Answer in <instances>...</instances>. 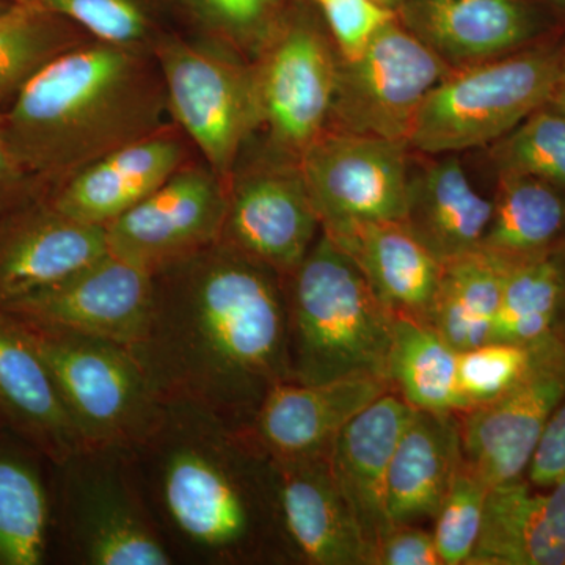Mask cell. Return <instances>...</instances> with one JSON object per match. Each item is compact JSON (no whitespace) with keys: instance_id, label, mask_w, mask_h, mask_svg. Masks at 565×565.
<instances>
[{"instance_id":"obj_7","label":"cell","mask_w":565,"mask_h":565,"mask_svg":"<svg viewBox=\"0 0 565 565\" xmlns=\"http://www.w3.org/2000/svg\"><path fill=\"white\" fill-rule=\"evenodd\" d=\"M17 321L50 370L84 444L132 449L151 433L163 403L131 345Z\"/></svg>"},{"instance_id":"obj_35","label":"cell","mask_w":565,"mask_h":565,"mask_svg":"<svg viewBox=\"0 0 565 565\" xmlns=\"http://www.w3.org/2000/svg\"><path fill=\"white\" fill-rule=\"evenodd\" d=\"M40 7L61 14L92 39L151 51L163 35L150 0H40Z\"/></svg>"},{"instance_id":"obj_47","label":"cell","mask_w":565,"mask_h":565,"mask_svg":"<svg viewBox=\"0 0 565 565\" xmlns=\"http://www.w3.org/2000/svg\"><path fill=\"white\" fill-rule=\"evenodd\" d=\"M14 3H28V6H39L40 0H11Z\"/></svg>"},{"instance_id":"obj_46","label":"cell","mask_w":565,"mask_h":565,"mask_svg":"<svg viewBox=\"0 0 565 565\" xmlns=\"http://www.w3.org/2000/svg\"><path fill=\"white\" fill-rule=\"evenodd\" d=\"M561 85H564L565 87V52L563 54V62H561Z\"/></svg>"},{"instance_id":"obj_13","label":"cell","mask_w":565,"mask_h":565,"mask_svg":"<svg viewBox=\"0 0 565 565\" xmlns=\"http://www.w3.org/2000/svg\"><path fill=\"white\" fill-rule=\"evenodd\" d=\"M565 399V344L555 333L534 345L530 370L509 392L462 412L463 462L490 487L516 481Z\"/></svg>"},{"instance_id":"obj_31","label":"cell","mask_w":565,"mask_h":565,"mask_svg":"<svg viewBox=\"0 0 565 565\" xmlns=\"http://www.w3.org/2000/svg\"><path fill=\"white\" fill-rule=\"evenodd\" d=\"M90 39L79 25L44 7L14 3L0 14V110L46 63Z\"/></svg>"},{"instance_id":"obj_15","label":"cell","mask_w":565,"mask_h":565,"mask_svg":"<svg viewBox=\"0 0 565 565\" xmlns=\"http://www.w3.org/2000/svg\"><path fill=\"white\" fill-rule=\"evenodd\" d=\"M152 275L107 252L0 313L132 345L143 329Z\"/></svg>"},{"instance_id":"obj_14","label":"cell","mask_w":565,"mask_h":565,"mask_svg":"<svg viewBox=\"0 0 565 565\" xmlns=\"http://www.w3.org/2000/svg\"><path fill=\"white\" fill-rule=\"evenodd\" d=\"M321 230L300 163L269 156L234 169L221 243L288 277Z\"/></svg>"},{"instance_id":"obj_9","label":"cell","mask_w":565,"mask_h":565,"mask_svg":"<svg viewBox=\"0 0 565 565\" xmlns=\"http://www.w3.org/2000/svg\"><path fill=\"white\" fill-rule=\"evenodd\" d=\"M451 71L396 17L355 58L338 55L327 128L408 143L424 99Z\"/></svg>"},{"instance_id":"obj_43","label":"cell","mask_w":565,"mask_h":565,"mask_svg":"<svg viewBox=\"0 0 565 565\" xmlns=\"http://www.w3.org/2000/svg\"><path fill=\"white\" fill-rule=\"evenodd\" d=\"M550 107H553L556 111H559L561 115L565 117V87L559 84V87L556 88V92L553 93L552 99L548 103Z\"/></svg>"},{"instance_id":"obj_18","label":"cell","mask_w":565,"mask_h":565,"mask_svg":"<svg viewBox=\"0 0 565 565\" xmlns=\"http://www.w3.org/2000/svg\"><path fill=\"white\" fill-rule=\"evenodd\" d=\"M107 252L106 228L74 221L47 195L0 215V311Z\"/></svg>"},{"instance_id":"obj_1","label":"cell","mask_w":565,"mask_h":565,"mask_svg":"<svg viewBox=\"0 0 565 565\" xmlns=\"http://www.w3.org/2000/svg\"><path fill=\"white\" fill-rule=\"evenodd\" d=\"M131 349L162 403L248 429L267 393L291 381L282 277L218 241L152 275Z\"/></svg>"},{"instance_id":"obj_33","label":"cell","mask_w":565,"mask_h":565,"mask_svg":"<svg viewBox=\"0 0 565 565\" xmlns=\"http://www.w3.org/2000/svg\"><path fill=\"white\" fill-rule=\"evenodd\" d=\"M215 44L256 61L280 28L282 0H182Z\"/></svg>"},{"instance_id":"obj_10","label":"cell","mask_w":565,"mask_h":565,"mask_svg":"<svg viewBox=\"0 0 565 565\" xmlns=\"http://www.w3.org/2000/svg\"><path fill=\"white\" fill-rule=\"evenodd\" d=\"M338 52L307 11H286L253 63L259 128L270 156L300 162L327 126L337 84Z\"/></svg>"},{"instance_id":"obj_19","label":"cell","mask_w":565,"mask_h":565,"mask_svg":"<svg viewBox=\"0 0 565 565\" xmlns=\"http://www.w3.org/2000/svg\"><path fill=\"white\" fill-rule=\"evenodd\" d=\"M396 17L452 70L511 54L544 22L530 0H404Z\"/></svg>"},{"instance_id":"obj_49","label":"cell","mask_w":565,"mask_h":565,"mask_svg":"<svg viewBox=\"0 0 565 565\" xmlns=\"http://www.w3.org/2000/svg\"><path fill=\"white\" fill-rule=\"evenodd\" d=\"M313 2L318 3V6H321V3L323 2V0H313Z\"/></svg>"},{"instance_id":"obj_39","label":"cell","mask_w":565,"mask_h":565,"mask_svg":"<svg viewBox=\"0 0 565 565\" xmlns=\"http://www.w3.org/2000/svg\"><path fill=\"white\" fill-rule=\"evenodd\" d=\"M51 189V182L25 169L14 154L0 110V215L43 199Z\"/></svg>"},{"instance_id":"obj_4","label":"cell","mask_w":565,"mask_h":565,"mask_svg":"<svg viewBox=\"0 0 565 565\" xmlns=\"http://www.w3.org/2000/svg\"><path fill=\"white\" fill-rule=\"evenodd\" d=\"M282 285L292 382L360 375L388 381L396 318L351 256L322 230Z\"/></svg>"},{"instance_id":"obj_21","label":"cell","mask_w":565,"mask_h":565,"mask_svg":"<svg viewBox=\"0 0 565 565\" xmlns=\"http://www.w3.org/2000/svg\"><path fill=\"white\" fill-rule=\"evenodd\" d=\"M274 465L281 525L292 559L311 565L373 564L370 548L334 484L327 456Z\"/></svg>"},{"instance_id":"obj_2","label":"cell","mask_w":565,"mask_h":565,"mask_svg":"<svg viewBox=\"0 0 565 565\" xmlns=\"http://www.w3.org/2000/svg\"><path fill=\"white\" fill-rule=\"evenodd\" d=\"M132 456L174 565L291 559L277 468L247 430L199 405L166 401Z\"/></svg>"},{"instance_id":"obj_48","label":"cell","mask_w":565,"mask_h":565,"mask_svg":"<svg viewBox=\"0 0 565 565\" xmlns=\"http://www.w3.org/2000/svg\"><path fill=\"white\" fill-rule=\"evenodd\" d=\"M545 2L553 3V6L564 7L565 9V0H545Z\"/></svg>"},{"instance_id":"obj_16","label":"cell","mask_w":565,"mask_h":565,"mask_svg":"<svg viewBox=\"0 0 565 565\" xmlns=\"http://www.w3.org/2000/svg\"><path fill=\"white\" fill-rule=\"evenodd\" d=\"M390 392L388 381L367 375L318 384L281 382L245 430L274 462L326 457L341 430Z\"/></svg>"},{"instance_id":"obj_11","label":"cell","mask_w":565,"mask_h":565,"mask_svg":"<svg viewBox=\"0 0 565 565\" xmlns=\"http://www.w3.org/2000/svg\"><path fill=\"white\" fill-rule=\"evenodd\" d=\"M408 143L327 128L300 159L323 233L370 222H403Z\"/></svg>"},{"instance_id":"obj_29","label":"cell","mask_w":565,"mask_h":565,"mask_svg":"<svg viewBox=\"0 0 565 565\" xmlns=\"http://www.w3.org/2000/svg\"><path fill=\"white\" fill-rule=\"evenodd\" d=\"M505 267L482 250L444 263L429 326L457 352L492 340Z\"/></svg>"},{"instance_id":"obj_42","label":"cell","mask_w":565,"mask_h":565,"mask_svg":"<svg viewBox=\"0 0 565 565\" xmlns=\"http://www.w3.org/2000/svg\"><path fill=\"white\" fill-rule=\"evenodd\" d=\"M557 262H559L561 274H563V302H561L559 316H557L555 334L565 344V243L556 248Z\"/></svg>"},{"instance_id":"obj_24","label":"cell","mask_w":565,"mask_h":565,"mask_svg":"<svg viewBox=\"0 0 565 565\" xmlns=\"http://www.w3.org/2000/svg\"><path fill=\"white\" fill-rule=\"evenodd\" d=\"M493 200L475 188L456 154H441L411 173L403 223L438 262L481 250Z\"/></svg>"},{"instance_id":"obj_38","label":"cell","mask_w":565,"mask_h":565,"mask_svg":"<svg viewBox=\"0 0 565 565\" xmlns=\"http://www.w3.org/2000/svg\"><path fill=\"white\" fill-rule=\"evenodd\" d=\"M319 7L341 58L362 54L374 36L396 18V11L375 0H323Z\"/></svg>"},{"instance_id":"obj_27","label":"cell","mask_w":565,"mask_h":565,"mask_svg":"<svg viewBox=\"0 0 565 565\" xmlns=\"http://www.w3.org/2000/svg\"><path fill=\"white\" fill-rule=\"evenodd\" d=\"M52 460L0 426V565H50Z\"/></svg>"},{"instance_id":"obj_6","label":"cell","mask_w":565,"mask_h":565,"mask_svg":"<svg viewBox=\"0 0 565 565\" xmlns=\"http://www.w3.org/2000/svg\"><path fill=\"white\" fill-rule=\"evenodd\" d=\"M563 52L539 47L452 70L424 99L408 147L459 154L497 143L559 87Z\"/></svg>"},{"instance_id":"obj_41","label":"cell","mask_w":565,"mask_h":565,"mask_svg":"<svg viewBox=\"0 0 565 565\" xmlns=\"http://www.w3.org/2000/svg\"><path fill=\"white\" fill-rule=\"evenodd\" d=\"M527 473L539 487H552L565 478V399L546 424Z\"/></svg>"},{"instance_id":"obj_40","label":"cell","mask_w":565,"mask_h":565,"mask_svg":"<svg viewBox=\"0 0 565 565\" xmlns=\"http://www.w3.org/2000/svg\"><path fill=\"white\" fill-rule=\"evenodd\" d=\"M373 565H444L433 533L415 523H394L375 546Z\"/></svg>"},{"instance_id":"obj_8","label":"cell","mask_w":565,"mask_h":565,"mask_svg":"<svg viewBox=\"0 0 565 565\" xmlns=\"http://www.w3.org/2000/svg\"><path fill=\"white\" fill-rule=\"evenodd\" d=\"M152 54L161 66L170 117L228 185L241 152L259 128L253 65L225 47L163 33Z\"/></svg>"},{"instance_id":"obj_20","label":"cell","mask_w":565,"mask_h":565,"mask_svg":"<svg viewBox=\"0 0 565 565\" xmlns=\"http://www.w3.org/2000/svg\"><path fill=\"white\" fill-rule=\"evenodd\" d=\"M412 412L414 407L403 397L386 393L355 416L327 452L334 484L343 494L371 557L394 525L388 514L390 462Z\"/></svg>"},{"instance_id":"obj_26","label":"cell","mask_w":565,"mask_h":565,"mask_svg":"<svg viewBox=\"0 0 565 565\" xmlns=\"http://www.w3.org/2000/svg\"><path fill=\"white\" fill-rule=\"evenodd\" d=\"M463 463L456 414L412 412L394 446L388 471L393 523L434 519Z\"/></svg>"},{"instance_id":"obj_25","label":"cell","mask_w":565,"mask_h":565,"mask_svg":"<svg viewBox=\"0 0 565 565\" xmlns=\"http://www.w3.org/2000/svg\"><path fill=\"white\" fill-rule=\"evenodd\" d=\"M552 487L534 493L522 478L492 487L468 565H565V478Z\"/></svg>"},{"instance_id":"obj_3","label":"cell","mask_w":565,"mask_h":565,"mask_svg":"<svg viewBox=\"0 0 565 565\" xmlns=\"http://www.w3.org/2000/svg\"><path fill=\"white\" fill-rule=\"evenodd\" d=\"M167 117L156 55L95 39L46 63L3 110L14 154L52 185L158 131Z\"/></svg>"},{"instance_id":"obj_34","label":"cell","mask_w":565,"mask_h":565,"mask_svg":"<svg viewBox=\"0 0 565 565\" xmlns=\"http://www.w3.org/2000/svg\"><path fill=\"white\" fill-rule=\"evenodd\" d=\"M498 172L531 174L565 191V117L546 106L494 143Z\"/></svg>"},{"instance_id":"obj_22","label":"cell","mask_w":565,"mask_h":565,"mask_svg":"<svg viewBox=\"0 0 565 565\" xmlns=\"http://www.w3.org/2000/svg\"><path fill=\"white\" fill-rule=\"evenodd\" d=\"M0 426L52 462L85 445L40 353L6 313H0Z\"/></svg>"},{"instance_id":"obj_36","label":"cell","mask_w":565,"mask_h":565,"mask_svg":"<svg viewBox=\"0 0 565 565\" xmlns=\"http://www.w3.org/2000/svg\"><path fill=\"white\" fill-rule=\"evenodd\" d=\"M490 489L481 476L462 463L434 516V541L444 565L470 563L481 537Z\"/></svg>"},{"instance_id":"obj_23","label":"cell","mask_w":565,"mask_h":565,"mask_svg":"<svg viewBox=\"0 0 565 565\" xmlns=\"http://www.w3.org/2000/svg\"><path fill=\"white\" fill-rule=\"evenodd\" d=\"M327 236L351 256L394 318L429 323L444 263L403 222L360 223Z\"/></svg>"},{"instance_id":"obj_44","label":"cell","mask_w":565,"mask_h":565,"mask_svg":"<svg viewBox=\"0 0 565 565\" xmlns=\"http://www.w3.org/2000/svg\"><path fill=\"white\" fill-rule=\"evenodd\" d=\"M375 2L381 3V6L386 7V9L397 11V9H399L401 3H403L404 0H375Z\"/></svg>"},{"instance_id":"obj_32","label":"cell","mask_w":565,"mask_h":565,"mask_svg":"<svg viewBox=\"0 0 565 565\" xmlns=\"http://www.w3.org/2000/svg\"><path fill=\"white\" fill-rule=\"evenodd\" d=\"M563 302V274L556 250L508 263L492 340L534 344L555 333Z\"/></svg>"},{"instance_id":"obj_12","label":"cell","mask_w":565,"mask_h":565,"mask_svg":"<svg viewBox=\"0 0 565 565\" xmlns=\"http://www.w3.org/2000/svg\"><path fill=\"white\" fill-rule=\"evenodd\" d=\"M228 185L191 161L158 191L106 226L111 255L154 275L221 241Z\"/></svg>"},{"instance_id":"obj_28","label":"cell","mask_w":565,"mask_h":565,"mask_svg":"<svg viewBox=\"0 0 565 565\" xmlns=\"http://www.w3.org/2000/svg\"><path fill=\"white\" fill-rule=\"evenodd\" d=\"M564 243V189L531 174L500 172L481 250L515 263L555 252Z\"/></svg>"},{"instance_id":"obj_30","label":"cell","mask_w":565,"mask_h":565,"mask_svg":"<svg viewBox=\"0 0 565 565\" xmlns=\"http://www.w3.org/2000/svg\"><path fill=\"white\" fill-rule=\"evenodd\" d=\"M459 352L429 323L396 318L388 381L393 392L416 411L462 414L457 379Z\"/></svg>"},{"instance_id":"obj_17","label":"cell","mask_w":565,"mask_h":565,"mask_svg":"<svg viewBox=\"0 0 565 565\" xmlns=\"http://www.w3.org/2000/svg\"><path fill=\"white\" fill-rule=\"evenodd\" d=\"M191 161V140L172 121L58 181L47 200L74 221L106 228Z\"/></svg>"},{"instance_id":"obj_45","label":"cell","mask_w":565,"mask_h":565,"mask_svg":"<svg viewBox=\"0 0 565 565\" xmlns=\"http://www.w3.org/2000/svg\"><path fill=\"white\" fill-rule=\"evenodd\" d=\"M13 6L14 2H11V0H0V14L6 13V11L10 10Z\"/></svg>"},{"instance_id":"obj_5","label":"cell","mask_w":565,"mask_h":565,"mask_svg":"<svg viewBox=\"0 0 565 565\" xmlns=\"http://www.w3.org/2000/svg\"><path fill=\"white\" fill-rule=\"evenodd\" d=\"M51 564L174 565L131 448L82 445L52 462Z\"/></svg>"},{"instance_id":"obj_37","label":"cell","mask_w":565,"mask_h":565,"mask_svg":"<svg viewBox=\"0 0 565 565\" xmlns=\"http://www.w3.org/2000/svg\"><path fill=\"white\" fill-rule=\"evenodd\" d=\"M534 345L489 341L459 352L457 379L463 412L490 403L509 392L530 370Z\"/></svg>"}]
</instances>
